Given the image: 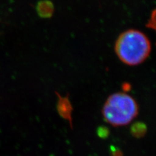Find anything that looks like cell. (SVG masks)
Here are the masks:
<instances>
[{
  "mask_svg": "<svg viewBox=\"0 0 156 156\" xmlns=\"http://www.w3.org/2000/svg\"><path fill=\"white\" fill-rule=\"evenodd\" d=\"M115 52L119 60L129 66H138L149 57L152 44L145 33L129 29L121 33L115 43Z\"/></svg>",
  "mask_w": 156,
  "mask_h": 156,
  "instance_id": "6da1fadb",
  "label": "cell"
},
{
  "mask_svg": "<svg viewBox=\"0 0 156 156\" xmlns=\"http://www.w3.org/2000/svg\"><path fill=\"white\" fill-rule=\"evenodd\" d=\"M138 112L136 101L125 92H117L109 96L102 108L105 120L115 127L129 124L137 116Z\"/></svg>",
  "mask_w": 156,
  "mask_h": 156,
  "instance_id": "7a4b0ae2",
  "label": "cell"
},
{
  "mask_svg": "<svg viewBox=\"0 0 156 156\" xmlns=\"http://www.w3.org/2000/svg\"><path fill=\"white\" fill-rule=\"evenodd\" d=\"M113 152V156H122L121 152H119V150H117L115 148V150L112 151Z\"/></svg>",
  "mask_w": 156,
  "mask_h": 156,
  "instance_id": "52a82bcc",
  "label": "cell"
},
{
  "mask_svg": "<svg viewBox=\"0 0 156 156\" xmlns=\"http://www.w3.org/2000/svg\"><path fill=\"white\" fill-rule=\"evenodd\" d=\"M54 11V5L50 0H41L37 5V12L42 18H51Z\"/></svg>",
  "mask_w": 156,
  "mask_h": 156,
  "instance_id": "277c9868",
  "label": "cell"
},
{
  "mask_svg": "<svg viewBox=\"0 0 156 156\" xmlns=\"http://www.w3.org/2000/svg\"><path fill=\"white\" fill-rule=\"evenodd\" d=\"M57 96H58V104H57V111L59 115L66 120L70 121V124H72V106L68 97H61L58 93Z\"/></svg>",
  "mask_w": 156,
  "mask_h": 156,
  "instance_id": "3957f363",
  "label": "cell"
},
{
  "mask_svg": "<svg viewBox=\"0 0 156 156\" xmlns=\"http://www.w3.org/2000/svg\"><path fill=\"white\" fill-rule=\"evenodd\" d=\"M97 133L98 135L102 139H105L109 136V129L105 128V127H100L97 130Z\"/></svg>",
  "mask_w": 156,
  "mask_h": 156,
  "instance_id": "8992f818",
  "label": "cell"
},
{
  "mask_svg": "<svg viewBox=\"0 0 156 156\" xmlns=\"http://www.w3.org/2000/svg\"><path fill=\"white\" fill-rule=\"evenodd\" d=\"M146 132V126L143 123H136L131 128V133L135 137H142Z\"/></svg>",
  "mask_w": 156,
  "mask_h": 156,
  "instance_id": "5b68a950",
  "label": "cell"
}]
</instances>
